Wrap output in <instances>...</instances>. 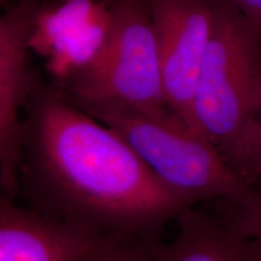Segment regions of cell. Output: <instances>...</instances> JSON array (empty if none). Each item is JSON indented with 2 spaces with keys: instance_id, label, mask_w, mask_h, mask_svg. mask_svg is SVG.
Listing matches in <instances>:
<instances>
[{
  "instance_id": "cell-8",
  "label": "cell",
  "mask_w": 261,
  "mask_h": 261,
  "mask_svg": "<svg viewBox=\"0 0 261 261\" xmlns=\"http://www.w3.org/2000/svg\"><path fill=\"white\" fill-rule=\"evenodd\" d=\"M106 238L21 207L0 189V261H81Z\"/></svg>"
},
{
  "instance_id": "cell-6",
  "label": "cell",
  "mask_w": 261,
  "mask_h": 261,
  "mask_svg": "<svg viewBox=\"0 0 261 261\" xmlns=\"http://www.w3.org/2000/svg\"><path fill=\"white\" fill-rule=\"evenodd\" d=\"M34 5L17 4L0 14V189L10 198L19 194L23 122L31 93L28 57Z\"/></svg>"
},
{
  "instance_id": "cell-10",
  "label": "cell",
  "mask_w": 261,
  "mask_h": 261,
  "mask_svg": "<svg viewBox=\"0 0 261 261\" xmlns=\"http://www.w3.org/2000/svg\"><path fill=\"white\" fill-rule=\"evenodd\" d=\"M151 242L133 238L108 237L81 261H151Z\"/></svg>"
},
{
  "instance_id": "cell-5",
  "label": "cell",
  "mask_w": 261,
  "mask_h": 261,
  "mask_svg": "<svg viewBox=\"0 0 261 261\" xmlns=\"http://www.w3.org/2000/svg\"><path fill=\"white\" fill-rule=\"evenodd\" d=\"M146 2L158 40L166 103L172 115L198 135L192 102L213 31L215 0Z\"/></svg>"
},
{
  "instance_id": "cell-11",
  "label": "cell",
  "mask_w": 261,
  "mask_h": 261,
  "mask_svg": "<svg viewBox=\"0 0 261 261\" xmlns=\"http://www.w3.org/2000/svg\"><path fill=\"white\" fill-rule=\"evenodd\" d=\"M224 219L241 236L261 240V203L250 208L228 207Z\"/></svg>"
},
{
  "instance_id": "cell-2",
  "label": "cell",
  "mask_w": 261,
  "mask_h": 261,
  "mask_svg": "<svg viewBox=\"0 0 261 261\" xmlns=\"http://www.w3.org/2000/svg\"><path fill=\"white\" fill-rule=\"evenodd\" d=\"M261 113V40L226 0H215L211 40L192 102L198 135L247 180Z\"/></svg>"
},
{
  "instance_id": "cell-9",
  "label": "cell",
  "mask_w": 261,
  "mask_h": 261,
  "mask_svg": "<svg viewBox=\"0 0 261 261\" xmlns=\"http://www.w3.org/2000/svg\"><path fill=\"white\" fill-rule=\"evenodd\" d=\"M172 242L150 244L151 261H261V240L246 238L223 218L185 208Z\"/></svg>"
},
{
  "instance_id": "cell-13",
  "label": "cell",
  "mask_w": 261,
  "mask_h": 261,
  "mask_svg": "<svg viewBox=\"0 0 261 261\" xmlns=\"http://www.w3.org/2000/svg\"><path fill=\"white\" fill-rule=\"evenodd\" d=\"M259 34V33H257ZM261 40V34H259ZM261 178V113L259 117V125H257L256 136L254 139V144L250 154L249 167L247 173V181L254 185V182Z\"/></svg>"
},
{
  "instance_id": "cell-1",
  "label": "cell",
  "mask_w": 261,
  "mask_h": 261,
  "mask_svg": "<svg viewBox=\"0 0 261 261\" xmlns=\"http://www.w3.org/2000/svg\"><path fill=\"white\" fill-rule=\"evenodd\" d=\"M19 192L32 210L106 237L159 240L194 203L166 187L121 137L46 94L23 122Z\"/></svg>"
},
{
  "instance_id": "cell-7",
  "label": "cell",
  "mask_w": 261,
  "mask_h": 261,
  "mask_svg": "<svg viewBox=\"0 0 261 261\" xmlns=\"http://www.w3.org/2000/svg\"><path fill=\"white\" fill-rule=\"evenodd\" d=\"M109 28L110 8L94 0H63L35 12L31 51L41 52L52 71L69 80L97 56Z\"/></svg>"
},
{
  "instance_id": "cell-16",
  "label": "cell",
  "mask_w": 261,
  "mask_h": 261,
  "mask_svg": "<svg viewBox=\"0 0 261 261\" xmlns=\"http://www.w3.org/2000/svg\"><path fill=\"white\" fill-rule=\"evenodd\" d=\"M116 2H120V0H113V4H114V3H116Z\"/></svg>"
},
{
  "instance_id": "cell-14",
  "label": "cell",
  "mask_w": 261,
  "mask_h": 261,
  "mask_svg": "<svg viewBox=\"0 0 261 261\" xmlns=\"http://www.w3.org/2000/svg\"><path fill=\"white\" fill-rule=\"evenodd\" d=\"M17 2V4H28V5H34V0H15Z\"/></svg>"
},
{
  "instance_id": "cell-15",
  "label": "cell",
  "mask_w": 261,
  "mask_h": 261,
  "mask_svg": "<svg viewBox=\"0 0 261 261\" xmlns=\"http://www.w3.org/2000/svg\"><path fill=\"white\" fill-rule=\"evenodd\" d=\"M5 2H6V0H0V5H2V4H4Z\"/></svg>"
},
{
  "instance_id": "cell-4",
  "label": "cell",
  "mask_w": 261,
  "mask_h": 261,
  "mask_svg": "<svg viewBox=\"0 0 261 261\" xmlns=\"http://www.w3.org/2000/svg\"><path fill=\"white\" fill-rule=\"evenodd\" d=\"M68 81L69 91L84 108L172 114L166 103L158 40L146 0L112 4L106 42L92 62Z\"/></svg>"
},
{
  "instance_id": "cell-3",
  "label": "cell",
  "mask_w": 261,
  "mask_h": 261,
  "mask_svg": "<svg viewBox=\"0 0 261 261\" xmlns=\"http://www.w3.org/2000/svg\"><path fill=\"white\" fill-rule=\"evenodd\" d=\"M125 140L166 187L192 203L223 198L230 207L261 203V192L237 174L217 148L172 114L149 115L115 108H85Z\"/></svg>"
},
{
  "instance_id": "cell-12",
  "label": "cell",
  "mask_w": 261,
  "mask_h": 261,
  "mask_svg": "<svg viewBox=\"0 0 261 261\" xmlns=\"http://www.w3.org/2000/svg\"><path fill=\"white\" fill-rule=\"evenodd\" d=\"M243 16L256 33L261 34V0H226Z\"/></svg>"
}]
</instances>
